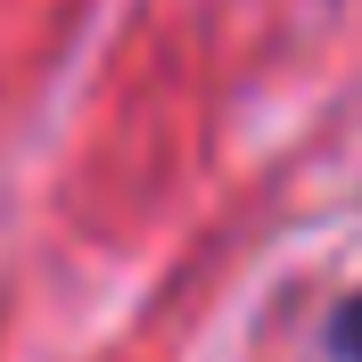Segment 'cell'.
I'll return each mask as SVG.
<instances>
[{
    "mask_svg": "<svg viewBox=\"0 0 362 362\" xmlns=\"http://www.w3.org/2000/svg\"><path fill=\"white\" fill-rule=\"evenodd\" d=\"M338 354H346V362H362V296L338 313Z\"/></svg>",
    "mask_w": 362,
    "mask_h": 362,
    "instance_id": "obj_1",
    "label": "cell"
}]
</instances>
